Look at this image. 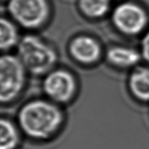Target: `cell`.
Listing matches in <instances>:
<instances>
[{
  "instance_id": "obj_12",
  "label": "cell",
  "mask_w": 149,
  "mask_h": 149,
  "mask_svg": "<svg viewBox=\"0 0 149 149\" xmlns=\"http://www.w3.org/2000/svg\"><path fill=\"white\" fill-rule=\"evenodd\" d=\"M77 9L85 19L97 21L110 15L112 0H77Z\"/></svg>"
},
{
  "instance_id": "obj_2",
  "label": "cell",
  "mask_w": 149,
  "mask_h": 149,
  "mask_svg": "<svg viewBox=\"0 0 149 149\" xmlns=\"http://www.w3.org/2000/svg\"><path fill=\"white\" fill-rule=\"evenodd\" d=\"M16 55L29 74L44 76L56 68L58 60L57 50L51 42L36 33L22 36L16 48Z\"/></svg>"
},
{
  "instance_id": "obj_7",
  "label": "cell",
  "mask_w": 149,
  "mask_h": 149,
  "mask_svg": "<svg viewBox=\"0 0 149 149\" xmlns=\"http://www.w3.org/2000/svg\"><path fill=\"white\" fill-rule=\"evenodd\" d=\"M103 46L100 40L88 34H78L68 42V52L70 58L83 67H93L104 58Z\"/></svg>"
},
{
  "instance_id": "obj_3",
  "label": "cell",
  "mask_w": 149,
  "mask_h": 149,
  "mask_svg": "<svg viewBox=\"0 0 149 149\" xmlns=\"http://www.w3.org/2000/svg\"><path fill=\"white\" fill-rule=\"evenodd\" d=\"M28 71L16 54L2 53L0 58V100L2 106L15 104L26 90Z\"/></svg>"
},
{
  "instance_id": "obj_1",
  "label": "cell",
  "mask_w": 149,
  "mask_h": 149,
  "mask_svg": "<svg viewBox=\"0 0 149 149\" xmlns=\"http://www.w3.org/2000/svg\"><path fill=\"white\" fill-rule=\"evenodd\" d=\"M66 120L63 107L45 97L26 101L16 118L24 137L39 143L55 139L64 129Z\"/></svg>"
},
{
  "instance_id": "obj_13",
  "label": "cell",
  "mask_w": 149,
  "mask_h": 149,
  "mask_svg": "<svg viewBox=\"0 0 149 149\" xmlns=\"http://www.w3.org/2000/svg\"><path fill=\"white\" fill-rule=\"evenodd\" d=\"M140 39L139 52L141 54L142 60L149 65V28L143 34Z\"/></svg>"
},
{
  "instance_id": "obj_9",
  "label": "cell",
  "mask_w": 149,
  "mask_h": 149,
  "mask_svg": "<svg viewBox=\"0 0 149 149\" xmlns=\"http://www.w3.org/2000/svg\"><path fill=\"white\" fill-rule=\"evenodd\" d=\"M127 88L136 102L149 104V65H138L130 71Z\"/></svg>"
},
{
  "instance_id": "obj_11",
  "label": "cell",
  "mask_w": 149,
  "mask_h": 149,
  "mask_svg": "<svg viewBox=\"0 0 149 149\" xmlns=\"http://www.w3.org/2000/svg\"><path fill=\"white\" fill-rule=\"evenodd\" d=\"M0 19V48L2 53H8L16 50L19 43L20 27L7 15H2Z\"/></svg>"
},
{
  "instance_id": "obj_14",
  "label": "cell",
  "mask_w": 149,
  "mask_h": 149,
  "mask_svg": "<svg viewBox=\"0 0 149 149\" xmlns=\"http://www.w3.org/2000/svg\"><path fill=\"white\" fill-rule=\"evenodd\" d=\"M7 1V0H1V2H2V3H3V4L5 3H6Z\"/></svg>"
},
{
  "instance_id": "obj_4",
  "label": "cell",
  "mask_w": 149,
  "mask_h": 149,
  "mask_svg": "<svg viewBox=\"0 0 149 149\" xmlns=\"http://www.w3.org/2000/svg\"><path fill=\"white\" fill-rule=\"evenodd\" d=\"M5 6L7 16L29 32L43 28L52 19L50 0H7Z\"/></svg>"
},
{
  "instance_id": "obj_10",
  "label": "cell",
  "mask_w": 149,
  "mask_h": 149,
  "mask_svg": "<svg viewBox=\"0 0 149 149\" xmlns=\"http://www.w3.org/2000/svg\"><path fill=\"white\" fill-rule=\"evenodd\" d=\"M23 136L16 120L2 116L0 120V149H19Z\"/></svg>"
},
{
  "instance_id": "obj_5",
  "label": "cell",
  "mask_w": 149,
  "mask_h": 149,
  "mask_svg": "<svg viewBox=\"0 0 149 149\" xmlns=\"http://www.w3.org/2000/svg\"><path fill=\"white\" fill-rule=\"evenodd\" d=\"M111 25L127 37L142 36L149 28V14L145 7L134 0H121L110 13Z\"/></svg>"
},
{
  "instance_id": "obj_8",
  "label": "cell",
  "mask_w": 149,
  "mask_h": 149,
  "mask_svg": "<svg viewBox=\"0 0 149 149\" xmlns=\"http://www.w3.org/2000/svg\"><path fill=\"white\" fill-rule=\"evenodd\" d=\"M104 59L117 70H132L142 60L139 50L123 44L109 46L104 52Z\"/></svg>"
},
{
  "instance_id": "obj_6",
  "label": "cell",
  "mask_w": 149,
  "mask_h": 149,
  "mask_svg": "<svg viewBox=\"0 0 149 149\" xmlns=\"http://www.w3.org/2000/svg\"><path fill=\"white\" fill-rule=\"evenodd\" d=\"M42 91L45 98L63 107L77 98L78 79L67 68H55L42 77Z\"/></svg>"
}]
</instances>
